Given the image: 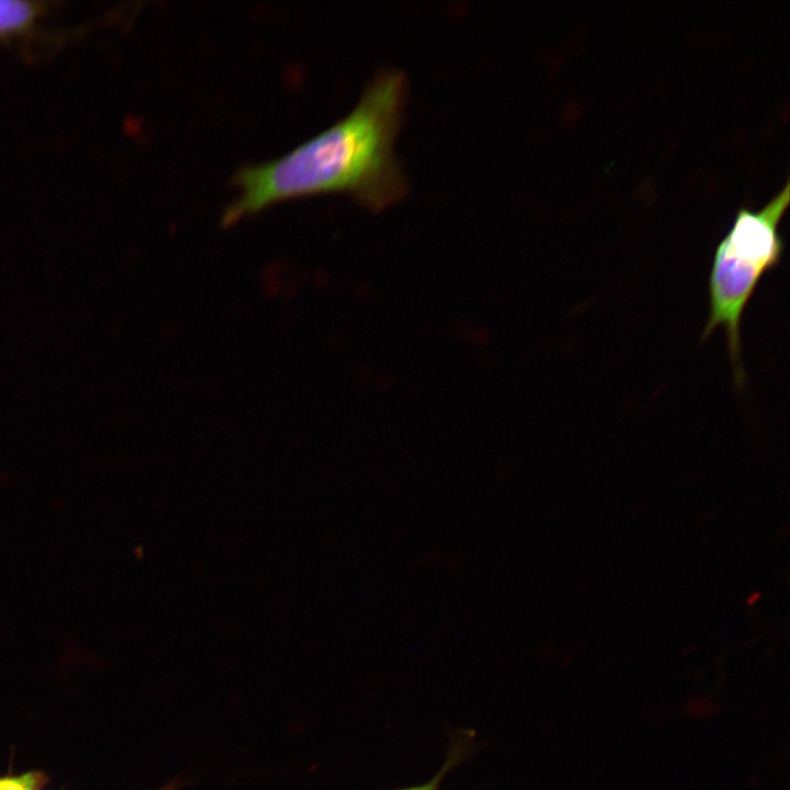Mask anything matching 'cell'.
<instances>
[{
  "instance_id": "7a4b0ae2",
  "label": "cell",
  "mask_w": 790,
  "mask_h": 790,
  "mask_svg": "<svg viewBox=\"0 0 790 790\" xmlns=\"http://www.w3.org/2000/svg\"><path fill=\"white\" fill-rule=\"evenodd\" d=\"M790 201L789 181L764 207H741L715 248L709 276L710 313L704 341L718 327L725 330L735 384L744 383L741 319L763 276L780 262L785 242L779 234Z\"/></svg>"
},
{
  "instance_id": "3957f363",
  "label": "cell",
  "mask_w": 790,
  "mask_h": 790,
  "mask_svg": "<svg viewBox=\"0 0 790 790\" xmlns=\"http://www.w3.org/2000/svg\"><path fill=\"white\" fill-rule=\"evenodd\" d=\"M35 4L23 0H0V33L19 31L32 23Z\"/></svg>"
},
{
  "instance_id": "277c9868",
  "label": "cell",
  "mask_w": 790,
  "mask_h": 790,
  "mask_svg": "<svg viewBox=\"0 0 790 790\" xmlns=\"http://www.w3.org/2000/svg\"><path fill=\"white\" fill-rule=\"evenodd\" d=\"M469 747L470 745L467 743V738H465L464 736L455 738L454 744L451 745L449 755L443 766L433 778L418 786L393 790H440V783L442 779L448 775L451 769H453L459 763H461L465 758V756L469 754Z\"/></svg>"
},
{
  "instance_id": "6da1fadb",
  "label": "cell",
  "mask_w": 790,
  "mask_h": 790,
  "mask_svg": "<svg viewBox=\"0 0 790 790\" xmlns=\"http://www.w3.org/2000/svg\"><path fill=\"white\" fill-rule=\"evenodd\" d=\"M407 99L403 71H379L341 120L286 155L237 171V194L223 214L232 225L286 200L348 193L379 212L400 201L407 182L395 156Z\"/></svg>"
},
{
  "instance_id": "5b68a950",
  "label": "cell",
  "mask_w": 790,
  "mask_h": 790,
  "mask_svg": "<svg viewBox=\"0 0 790 790\" xmlns=\"http://www.w3.org/2000/svg\"><path fill=\"white\" fill-rule=\"evenodd\" d=\"M44 782L40 772H29L18 777L0 778V790H36Z\"/></svg>"
}]
</instances>
